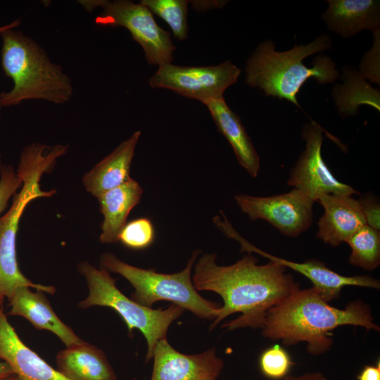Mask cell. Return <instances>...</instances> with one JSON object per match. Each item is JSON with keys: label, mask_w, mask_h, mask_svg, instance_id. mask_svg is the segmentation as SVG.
Wrapping results in <instances>:
<instances>
[{"label": "cell", "mask_w": 380, "mask_h": 380, "mask_svg": "<svg viewBox=\"0 0 380 380\" xmlns=\"http://www.w3.org/2000/svg\"><path fill=\"white\" fill-rule=\"evenodd\" d=\"M217 255L204 253L198 257L192 281L198 291L217 293L223 304L210 326L213 330L222 320L234 313L236 319L222 325L227 331L263 327L268 310L300 288L286 268L273 261L264 265L248 253L235 263L222 266L216 263Z\"/></svg>", "instance_id": "1"}, {"label": "cell", "mask_w": 380, "mask_h": 380, "mask_svg": "<svg viewBox=\"0 0 380 380\" xmlns=\"http://www.w3.org/2000/svg\"><path fill=\"white\" fill-rule=\"evenodd\" d=\"M374 320L369 305L361 300L337 308L329 305L315 288H298L268 310L262 335L274 341H281L287 346L305 342L308 353L318 356L333 346L335 329L350 325L379 332V326Z\"/></svg>", "instance_id": "2"}, {"label": "cell", "mask_w": 380, "mask_h": 380, "mask_svg": "<svg viewBox=\"0 0 380 380\" xmlns=\"http://www.w3.org/2000/svg\"><path fill=\"white\" fill-rule=\"evenodd\" d=\"M0 35L1 68L13 83L9 91L0 93L3 108L29 100L61 105L72 99L74 87L71 78L61 65L51 60L38 42L16 28Z\"/></svg>", "instance_id": "3"}, {"label": "cell", "mask_w": 380, "mask_h": 380, "mask_svg": "<svg viewBox=\"0 0 380 380\" xmlns=\"http://www.w3.org/2000/svg\"><path fill=\"white\" fill-rule=\"evenodd\" d=\"M66 153L61 144L52 146L32 143L22 150L17 175L21 182L19 192L7 212L0 217V296L8 300L20 287H30L53 295V286L36 284L27 279L20 270L16 256V236L19 222L27 205L33 200L53 196L56 191H43L40 179L43 174L51 172L58 158Z\"/></svg>", "instance_id": "4"}, {"label": "cell", "mask_w": 380, "mask_h": 380, "mask_svg": "<svg viewBox=\"0 0 380 380\" xmlns=\"http://www.w3.org/2000/svg\"><path fill=\"white\" fill-rule=\"evenodd\" d=\"M331 45V39L327 34L285 51H277L270 39L261 42L246 61V82L259 88L266 96L286 99L300 107L296 95L308 79L314 78L324 84L334 82L339 77L335 63L327 56H318L312 67L303 63L304 58L323 52Z\"/></svg>", "instance_id": "5"}, {"label": "cell", "mask_w": 380, "mask_h": 380, "mask_svg": "<svg viewBox=\"0 0 380 380\" xmlns=\"http://www.w3.org/2000/svg\"><path fill=\"white\" fill-rule=\"evenodd\" d=\"M200 253L198 250L194 251L185 268L172 274L133 266L111 253L101 255L100 265L101 268L127 279L134 289L131 298L143 306L152 308L157 301L167 300L199 318L213 321L222 305L202 297L192 281L193 267Z\"/></svg>", "instance_id": "6"}, {"label": "cell", "mask_w": 380, "mask_h": 380, "mask_svg": "<svg viewBox=\"0 0 380 380\" xmlns=\"http://www.w3.org/2000/svg\"><path fill=\"white\" fill-rule=\"evenodd\" d=\"M77 270L84 278L88 295L79 302L80 309L108 307L115 310L125 322L128 333L139 330L147 343L146 362L152 360L153 349L158 341L167 338L171 324L184 310L172 304L167 308L153 309L143 306L126 296L116 286V280L107 270L98 268L87 261L81 262Z\"/></svg>", "instance_id": "7"}, {"label": "cell", "mask_w": 380, "mask_h": 380, "mask_svg": "<svg viewBox=\"0 0 380 380\" xmlns=\"http://www.w3.org/2000/svg\"><path fill=\"white\" fill-rule=\"evenodd\" d=\"M89 12L97 8L101 12L95 18L99 26L122 27L143 49L149 65H162L171 63L175 46L170 33L162 29L156 22L151 11L142 3L127 0L78 1Z\"/></svg>", "instance_id": "8"}, {"label": "cell", "mask_w": 380, "mask_h": 380, "mask_svg": "<svg viewBox=\"0 0 380 380\" xmlns=\"http://www.w3.org/2000/svg\"><path fill=\"white\" fill-rule=\"evenodd\" d=\"M241 69L227 61L213 66H181L166 63L158 66L150 78L153 88L170 89L203 103L223 97L224 91L236 82Z\"/></svg>", "instance_id": "9"}, {"label": "cell", "mask_w": 380, "mask_h": 380, "mask_svg": "<svg viewBox=\"0 0 380 380\" xmlns=\"http://www.w3.org/2000/svg\"><path fill=\"white\" fill-rule=\"evenodd\" d=\"M324 132L315 121L305 124L301 135L305 147L291 171L287 184L300 190L314 202L329 194H359L351 186L339 182L324 163L322 156Z\"/></svg>", "instance_id": "10"}, {"label": "cell", "mask_w": 380, "mask_h": 380, "mask_svg": "<svg viewBox=\"0 0 380 380\" xmlns=\"http://www.w3.org/2000/svg\"><path fill=\"white\" fill-rule=\"evenodd\" d=\"M234 200L250 220H264L289 237L298 236L312 222L315 203L298 189L270 196L237 194Z\"/></svg>", "instance_id": "11"}, {"label": "cell", "mask_w": 380, "mask_h": 380, "mask_svg": "<svg viewBox=\"0 0 380 380\" xmlns=\"http://www.w3.org/2000/svg\"><path fill=\"white\" fill-rule=\"evenodd\" d=\"M150 380H217L224 368V361L213 347L203 353L186 355L175 350L163 338L153 352Z\"/></svg>", "instance_id": "12"}, {"label": "cell", "mask_w": 380, "mask_h": 380, "mask_svg": "<svg viewBox=\"0 0 380 380\" xmlns=\"http://www.w3.org/2000/svg\"><path fill=\"white\" fill-rule=\"evenodd\" d=\"M226 235L239 242L241 251L258 253L270 261L305 276L312 283V287L328 303L339 298L341 290L346 286H354L375 289L380 288L379 280L368 275L343 276L329 269L324 262L317 260L296 262L267 253L246 241L232 227H228Z\"/></svg>", "instance_id": "13"}, {"label": "cell", "mask_w": 380, "mask_h": 380, "mask_svg": "<svg viewBox=\"0 0 380 380\" xmlns=\"http://www.w3.org/2000/svg\"><path fill=\"white\" fill-rule=\"evenodd\" d=\"M0 360L25 380H70L52 367L20 339L0 308Z\"/></svg>", "instance_id": "14"}, {"label": "cell", "mask_w": 380, "mask_h": 380, "mask_svg": "<svg viewBox=\"0 0 380 380\" xmlns=\"http://www.w3.org/2000/svg\"><path fill=\"white\" fill-rule=\"evenodd\" d=\"M317 202L324 213L319 220L316 236L325 243L337 247L367 224L359 201L352 196L329 194Z\"/></svg>", "instance_id": "15"}, {"label": "cell", "mask_w": 380, "mask_h": 380, "mask_svg": "<svg viewBox=\"0 0 380 380\" xmlns=\"http://www.w3.org/2000/svg\"><path fill=\"white\" fill-rule=\"evenodd\" d=\"M8 301L11 308L8 315L22 317L34 328L53 333L65 346L83 341L57 316L44 291H32L26 286L20 287Z\"/></svg>", "instance_id": "16"}, {"label": "cell", "mask_w": 380, "mask_h": 380, "mask_svg": "<svg viewBox=\"0 0 380 380\" xmlns=\"http://www.w3.org/2000/svg\"><path fill=\"white\" fill-rule=\"evenodd\" d=\"M141 134L139 130L133 132L84 175L82 182L87 192L96 198L130 178V167Z\"/></svg>", "instance_id": "17"}, {"label": "cell", "mask_w": 380, "mask_h": 380, "mask_svg": "<svg viewBox=\"0 0 380 380\" xmlns=\"http://www.w3.org/2000/svg\"><path fill=\"white\" fill-rule=\"evenodd\" d=\"M322 15L328 28L342 37L379 29L380 3L376 0H328Z\"/></svg>", "instance_id": "18"}, {"label": "cell", "mask_w": 380, "mask_h": 380, "mask_svg": "<svg viewBox=\"0 0 380 380\" xmlns=\"http://www.w3.org/2000/svg\"><path fill=\"white\" fill-rule=\"evenodd\" d=\"M56 369L70 380H117L106 354L96 346L82 341L59 351Z\"/></svg>", "instance_id": "19"}, {"label": "cell", "mask_w": 380, "mask_h": 380, "mask_svg": "<svg viewBox=\"0 0 380 380\" xmlns=\"http://www.w3.org/2000/svg\"><path fill=\"white\" fill-rule=\"evenodd\" d=\"M208 108L217 130L232 146L241 166L253 177H257L260 166L259 156L239 117L228 106L224 97L204 103Z\"/></svg>", "instance_id": "20"}, {"label": "cell", "mask_w": 380, "mask_h": 380, "mask_svg": "<svg viewBox=\"0 0 380 380\" xmlns=\"http://www.w3.org/2000/svg\"><path fill=\"white\" fill-rule=\"evenodd\" d=\"M142 194L143 189L140 184L130 177L122 184L96 197L103 216L99 237L101 243L118 241L119 234L127 223L128 215L140 203Z\"/></svg>", "instance_id": "21"}, {"label": "cell", "mask_w": 380, "mask_h": 380, "mask_svg": "<svg viewBox=\"0 0 380 380\" xmlns=\"http://www.w3.org/2000/svg\"><path fill=\"white\" fill-rule=\"evenodd\" d=\"M343 84L334 87L332 96L339 113L355 115L360 105H369L379 111V91L374 89L357 70L348 67L342 76Z\"/></svg>", "instance_id": "22"}, {"label": "cell", "mask_w": 380, "mask_h": 380, "mask_svg": "<svg viewBox=\"0 0 380 380\" xmlns=\"http://www.w3.org/2000/svg\"><path fill=\"white\" fill-rule=\"evenodd\" d=\"M351 249L348 262L355 267L374 270L380 265V232L367 224L346 241Z\"/></svg>", "instance_id": "23"}, {"label": "cell", "mask_w": 380, "mask_h": 380, "mask_svg": "<svg viewBox=\"0 0 380 380\" xmlns=\"http://www.w3.org/2000/svg\"><path fill=\"white\" fill-rule=\"evenodd\" d=\"M185 0H142V3L152 13L165 20L172 30L175 37L179 41L188 34L187 5Z\"/></svg>", "instance_id": "24"}, {"label": "cell", "mask_w": 380, "mask_h": 380, "mask_svg": "<svg viewBox=\"0 0 380 380\" xmlns=\"http://www.w3.org/2000/svg\"><path fill=\"white\" fill-rule=\"evenodd\" d=\"M294 365L289 353L279 344L265 348L259 357V367L267 378L280 380Z\"/></svg>", "instance_id": "25"}, {"label": "cell", "mask_w": 380, "mask_h": 380, "mask_svg": "<svg viewBox=\"0 0 380 380\" xmlns=\"http://www.w3.org/2000/svg\"><path fill=\"white\" fill-rule=\"evenodd\" d=\"M154 239L152 222L147 217H139L125 224L119 234L118 241L128 248L142 250L149 247Z\"/></svg>", "instance_id": "26"}, {"label": "cell", "mask_w": 380, "mask_h": 380, "mask_svg": "<svg viewBox=\"0 0 380 380\" xmlns=\"http://www.w3.org/2000/svg\"><path fill=\"white\" fill-rule=\"evenodd\" d=\"M21 182L16 171L10 165H3L0 171V217L10 198L20 188Z\"/></svg>", "instance_id": "27"}, {"label": "cell", "mask_w": 380, "mask_h": 380, "mask_svg": "<svg viewBox=\"0 0 380 380\" xmlns=\"http://www.w3.org/2000/svg\"><path fill=\"white\" fill-rule=\"evenodd\" d=\"M374 42L360 65V72L365 78L379 84V29L373 32Z\"/></svg>", "instance_id": "28"}, {"label": "cell", "mask_w": 380, "mask_h": 380, "mask_svg": "<svg viewBox=\"0 0 380 380\" xmlns=\"http://www.w3.org/2000/svg\"><path fill=\"white\" fill-rule=\"evenodd\" d=\"M358 201L362 208L367 224L379 231L380 206L377 199L372 195H367Z\"/></svg>", "instance_id": "29"}, {"label": "cell", "mask_w": 380, "mask_h": 380, "mask_svg": "<svg viewBox=\"0 0 380 380\" xmlns=\"http://www.w3.org/2000/svg\"><path fill=\"white\" fill-rule=\"evenodd\" d=\"M357 380H380V361L365 365L357 376Z\"/></svg>", "instance_id": "30"}, {"label": "cell", "mask_w": 380, "mask_h": 380, "mask_svg": "<svg viewBox=\"0 0 380 380\" xmlns=\"http://www.w3.org/2000/svg\"><path fill=\"white\" fill-rule=\"evenodd\" d=\"M280 380H329L319 372H306L299 376L287 375Z\"/></svg>", "instance_id": "31"}, {"label": "cell", "mask_w": 380, "mask_h": 380, "mask_svg": "<svg viewBox=\"0 0 380 380\" xmlns=\"http://www.w3.org/2000/svg\"><path fill=\"white\" fill-rule=\"evenodd\" d=\"M15 373L11 367L6 362L0 360V380H7Z\"/></svg>", "instance_id": "32"}, {"label": "cell", "mask_w": 380, "mask_h": 380, "mask_svg": "<svg viewBox=\"0 0 380 380\" xmlns=\"http://www.w3.org/2000/svg\"><path fill=\"white\" fill-rule=\"evenodd\" d=\"M20 23L21 22H20V19H16V20H13L12 22H11L10 23H8L7 25H0V34L2 33L4 31L8 30V29L17 28L18 27L20 26Z\"/></svg>", "instance_id": "33"}, {"label": "cell", "mask_w": 380, "mask_h": 380, "mask_svg": "<svg viewBox=\"0 0 380 380\" xmlns=\"http://www.w3.org/2000/svg\"><path fill=\"white\" fill-rule=\"evenodd\" d=\"M7 380H25V379H23V378L20 377L19 376L16 374H14L13 376H12Z\"/></svg>", "instance_id": "34"}, {"label": "cell", "mask_w": 380, "mask_h": 380, "mask_svg": "<svg viewBox=\"0 0 380 380\" xmlns=\"http://www.w3.org/2000/svg\"><path fill=\"white\" fill-rule=\"evenodd\" d=\"M5 298H4L3 296H0V308L2 307V305L4 303V300Z\"/></svg>", "instance_id": "35"}, {"label": "cell", "mask_w": 380, "mask_h": 380, "mask_svg": "<svg viewBox=\"0 0 380 380\" xmlns=\"http://www.w3.org/2000/svg\"><path fill=\"white\" fill-rule=\"evenodd\" d=\"M2 108H3V106L1 105V100H0V118L1 117V110H2Z\"/></svg>", "instance_id": "36"}, {"label": "cell", "mask_w": 380, "mask_h": 380, "mask_svg": "<svg viewBox=\"0 0 380 380\" xmlns=\"http://www.w3.org/2000/svg\"><path fill=\"white\" fill-rule=\"evenodd\" d=\"M2 165H2V161H1V155L0 154V171H1Z\"/></svg>", "instance_id": "37"}]
</instances>
